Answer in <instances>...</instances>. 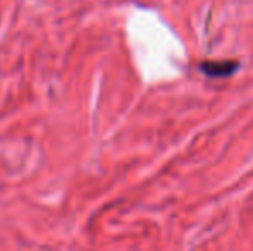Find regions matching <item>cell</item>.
Listing matches in <instances>:
<instances>
[{"mask_svg":"<svg viewBox=\"0 0 253 251\" xmlns=\"http://www.w3.org/2000/svg\"><path fill=\"white\" fill-rule=\"evenodd\" d=\"M236 64L231 62H212V64H203V71L209 76H227L236 69Z\"/></svg>","mask_w":253,"mask_h":251,"instance_id":"6da1fadb","label":"cell"}]
</instances>
